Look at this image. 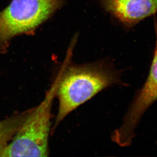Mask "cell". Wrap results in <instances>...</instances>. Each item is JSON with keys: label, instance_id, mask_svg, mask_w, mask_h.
Here are the masks:
<instances>
[{"label": "cell", "instance_id": "6da1fadb", "mask_svg": "<svg viewBox=\"0 0 157 157\" xmlns=\"http://www.w3.org/2000/svg\"><path fill=\"white\" fill-rule=\"evenodd\" d=\"M78 36L76 35L72 39L66 59L58 74L56 97L59 106L53 132L74 110L104 89L120 83L119 72L107 61L83 65L68 64Z\"/></svg>", "mask_w": 157, "mask_h": 157}, {"label": "cell", "instance_id": "7a4b0ae2", "mask_svg": "<svg viewBox=\"0 0 157 157\" xmlns=\"http://www.w3.org/2000/svg\"><path fill=\"white\" fill-rule=\"evenodd\" d=\"M58 79L57 76L42 103L31 109L27 119L0 157L48 156L52 103L56 97Z\"/></svg>", "mask_w": 157, "mask_h": 157}, {"label": "cell", "instance_id": "3957f363", "mask_svg": "<svg viewBox=\"0 0 157 157\" xmlns=\"http://www.w3.org/2000/svg\"><path fill=\"white\" fill-rule=\"evenodd\" d=\"M63 0H12L0 12V53L12 39L33 33L62 6Z\"/></svg>", "mask_w": 157, "mask_h": 157}, {"label": "cell", "instance_id": "277c9868", "mask_svg": "<svg viewBox=\"0 0 157 157\" xmlns=\"http://www.w3.org/2000/svg\"><path fill=\"white\" fill-rule=\"evenodd\" d=\"M156 47L150 73L143 86L132 102L123 118L122 125L112 134V140L121 147L132 144L135 130L142 116L157 100V25L155 22Z\"/></svg>", "mask_w": 157, "mask_h": 157}, {"label": "cell", "instance_id": "5b68a950", "mask_svg": "<svg viewBox=\"0 0 157 157\" xmlns=\"http://www.w3.org/2000/svg\"><path fill=\"white\" fill-rule=\"evenodd\" d=\"M103 7L125 27L131 28L157 12V0H99Z\"/></svg>", "mask_w": 157, "mask_h": 157}, {"label": "cell", "instance_id": "8992f818", "mask_svg": "<svg viewBox=\"0 0 157 157\" xmlns=\"http://www.w3.org/2000/svg\"><path fill=\"white\" fill-rule=\"evenodd\" d=\"M30 111L31 109L0 121V154L14 138Z\"/></svg>", "mask_w": 157, "mask_h": 157}]
</instances>
